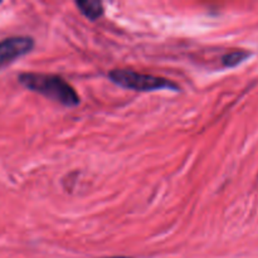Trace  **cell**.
I'll return each instance as SVG.
<instances>
[{"mask_svg": "<svg viewBox=\"0 0 258 258\" xmlns=\"http://www.w3.org/2000/svg\"><path fill=\"white\" fill-rule=\"evenodd\" d=\"M80 12L90 20H96L103 14V7L100 2H77Z\"/></svg>", "mask_w": 258, "mask_h": 258, "instance_id": "277c9868", "label": "cell"}, {"mask_svg": "<svg viewBox=\"0 0 258 258\" xmlns=\"http://www.w3.org/2000/svg\"><path fill=\"white\" fill-rule=\"evenodd\" d=\"M18 81L28 90L40 93L66 107H75L80 105V96L62 77L48 73L24 72L18 76Z\"/></svg>", "mask_w": 258, "mask_h": 258, "instance_id": "6da1fadb", "label": "cell"}, {"mask_svg": "<svg viewBox=\"0 0 258 258\" xmlns=\"http://www.w3.org/2000/svg\"><path fill=\"white\" fill-rule=\"evenodd\" d=\"M34 47V40L30 37L19 35L0 40V68L10 64L18 58L28 54Z\"/></svg>", "mask_w": 258, "mask_h": 258, "instance_id": "3957f363", "label": "cell"}, {"mask_svg": "<svg viewBox=\"0 0 258 258\" xmlns=\"http://www.w3.org/2000/svg\"><path fill=\"white\" fill-rule=\"evenodd\" d=\"M108 78L115 85L127 90L149 92L155 90H179V86L163 77L139 73L131 70H113L108 73Z\"/></svg>", "mask_w": 258, "mask_h": 258, "instance_id": "7a4b0ae2", "label": "cell"}, {"mask_svg": "<svg viewBox=\"0 0 258 258\" xmlns=\"http://www.w3.org/2000/svg\"><path fill=\"white\" fill-rule=\"evenodd\" d=\"M249 55H251V53L246 52V50H234V52L224 54L222 58V63H223L224 67H236V66L244 62Z\"/></svg>", "mask_w": 258, "mask_h": 258, "instance_id": "5b68a950", "label": "cell"}]
</instances>
